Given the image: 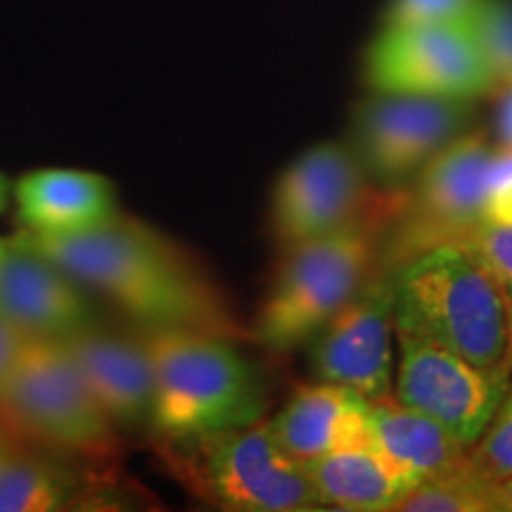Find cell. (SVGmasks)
I'll use <instances>...</instances> for the list:
<instances>
[{
    "mask_svg": "<svg viewBox=\"0 0 512 512\" xmlns=\"http://www.w3.org/2000/svg\"><path fill=\"white\" fill-rule=\"evenodd\" d=\"M491 83L512 86V0H477L465 19Z\"/></svg>",
    "mask_w": 512,
    "mask_h": 512,
    "instance_id": "21",
    "label": "cell"
},
{
    "mask_svg": "<svg viewBox=\"0 0 512 512\" xmlns=\"http://www.w3.org/2000/svg\"><path fill=\"white\" fill-rule=\"evenodd\" d=\"M366 169L342 143L304 150L273 188L271 226L283 249L368 219Z\"/></svg>",
    "mask_w": 512,
    "mask_h": 512,
    "instance_id": "11",
    "label": "cell"
},
{
    "mask_svg": "<svg viewBox=\"0 0 512 512\" xmlns=\"http://www.w3.org/2000/svg\"><path fill=\"white\" fill-rule=\"evenodd\" d=\"M368 403L377 446L422 479L444 475L465 463L467 446L430 415L413 411L394 394Z\"/></svg>",
    "mask_w": 512,
    "mask_h": 512,
    "instance_id": "18",
    "label": "cell"
},
{
    "mask_svg": "<svg viewBox=\"0 0 512 512\" xmlns=\"http://www.w3.org/2000/svg\"><path fill=\"white\" fill-rule=\"evenodd\" d=\"M477 0H392L384 27L403 24H463Z\"/></svg>",
    "mask_w": 512,
    "mask_h": 512,
    "instance_id": "24",
    "label": "cell"
},
{
    "mask_svg": "<svg viewBox=\"0 0 512 512\" xmlns=\"http://www.w3.org/2000/svg\"><path fill=\"white\" fill-rule=\"evenodd\" d=\"M24 233L41 240L74 238L119 214L110 178L83 169H34L12 188Z\"/></svg>",
    "mask_w": 512,
    "mask_h": 512,
    "instance_id": "15",
    "label": "cell"
},
{
    "mask_svg": "<svg viewBox=\"0 0 512 512\" xmlns=\"http://www.w3.org/2000/svg\"><path fill=\"white\" fill-rule=\"evenodd\" d=\"M0 316L27 339L48 342L100 323L86 287L24 235L0 252Z\"/></svg>",
    "mask_w": 512,
    "mask_h": 512,
    "instance_id": "13",
    "label": "cell"
},
{
    "mask_svg": "<svg viewBox=\"0 0 512 512\" xmlns=\"http://www.w3.org/2000/svg\"><path fill=\"white\" fill-rule=\"evenodd\" d=\"M22 235L140 330L240 335L238 320L209 275L176 242L143 221L117 214L74 238L41 240Z\"/></svg>",
    "mask_w": 512,
    "mask_h": 512,
    "instance_id": "1",
    "label": "cell"
},
{
    "mask_svg": "<svg viewBox=\"0 0 512 512\" xmlns=\"http://www.w3.org/2000/svg\"><path fill=\"white\" fill-rule=\"evenodd\" d=\"M399 375L394 396L430 415L470 448L482 437L512 384V370L482 368L432 339L396 330Z\"/></svg>",
    "mask_w": 512,
    "mask_h": 512,
    "instance_id": "9",
    "label": "cell"
},
{
    "mask_svg": "<svg viewBox=\"0 0 512 512\" xmlns=\"http://www.w3.org/2000/svg\"><path fill=\"white\" fill-rule=\"evenodd\" d=\"M12 200V190H10V183L8 178L0 174V214H3L5 209H8V204Z\"/></svg>",
    "mask_w": 512,
    "mask_h": 512,
    "instance_id": "30",
    "label": "cell"
},
{
    "mask_svg": "<svg viewBox=\"0 0 512 512\" xmlns=\"http://www.w3.org/2000/svg\"><path fill=\"white\" fill-rule=\"evenodd\" d=\"M394 271L373 273L361 292L311 339L320 382L342 384L373 401L394 394Z\"/></svg>",
    "mask_w": 512,
    "mask_h": 512,
    "instance_id": "12",
    "label": "cell"
},
{
    "mask_svg": "<svg viewBox=\"0 0 512 512\" xmlns=\"http://www.w3.org/2000/svg\"><path fill=\"white\" fill-rule=\"evenodd\" d=\"M373 219L285 249L252 330L261 347L285 354L311 342L361 292L375 273Z\"/></svg>",
    "mask_w": 512,
    "mask_h": 512,
    "instance_id": "5",
    "label": "cell"
},
{
    "mask_svg": "<svg viewBox=\"0 0 512 512\" xmlns=\"http://www.w3.org/2000/svg\"><path fill=\"white\" fill-rule=\"evenodd\" d=\"M491 494H494V510L496 512H512V477L494 484Z\"/></svg>",
    "mask_w": 512,
    "mask_h": 512,
    "instance_id": "28",
    "label": "cell"
},
{
    "mask_svg": "<svg viewBox=\"0 0 512 512\" xmlns=\"http://www.w3.org/2000/svg\"><path fill=\"white\" fill-rule=\"evenodd\" d=\"M159 458L192 496L230 512L328 510L306 467L264 420L233 430L159 439Z\"/></svg>",
    "mask_w": 512,
    "mask_h": 512,
    "instance_id": "4",
    "label": "cell"
},
{
    "mask_svg": "<svg viewBox=\"0 0 512 512\" xmlns=\"http://www.w3.org/2000/svg\"><path fill=\"white\" fill-rule=\"evenodd\" d=\"M5 245H8V240H3V238H0V252H3Z\"/></svg>",
    "mask_w": 512,
    "mask_h": 512,
    "instance_id": "32",
    "label": "cell"
},
{
    "mask_svg": "<svg viewBox=\"0 0 512 512\" xmlns=\"http://www.w3.org/2000/svg\"><path fill=\"white\" fill-rule=\"evenodd\" d=\"M465 465L489 484L512 477V384L482 437L467 448Z\"/></svg>",
    "mask_w": 512,
    "mask_h": 512,
    "instance_id": "22",
    "label": "cell"
},
{
    "mask_svg": "<svg viewBox=\"0 0 512 512\" xmlns=\"http://www.w3.org/2000/svg\"><path fill=\"white\" fill-rule=\"evenodd\" d=\"M486 221L512 223V147L496 152L494 166H491Z\"/></svg>",
    "mask_w": 512,
    "mask_h": 512,
    "instance_id": "25",
    "label": "cell"
},
{
    "mask_svg": "<svg viewBox=\"0 0 512 512\" xmlns=\"http://www.w3.org/2000/svg\"><path fill=\"white\" fill-rule=\"evenodd\" d=\"M375 93L472 100L494 88L465 24L384 27L366 55Z\"/></svg>",
    "mask_w": 512,
    "mask_h": 512,
    "instance_id": "10",
    "label": "cell"
},
{
    "mask_svg": "<svg viewBox=\"0 0 512 512\" xmlns=\"http://www.w3.org/2000/svg\"><path fill=\"white\" fill-rule=\"evenodd\" d=\"M0 418L24 439L76 458H110L117 427L62 342L29 339L0 394Z\"/></svg>",
    "mask_w": 512,
    "mask_h": 512,
    "instance_id": "6",
    "label": "cell"
},
{
    "mask_svg": "<svg viewBox=\"0 0 512 512\" xmlns=\"http://www.w3.org/2000/svg\"><path fill=\"white\" fill-rule=\"evenodd\" d=\"M505 368L512 370V304H508V356H505Z\"/></svg>",
    "mask_w": 512,
    "mask_h": 512,
    "instance_id": "31",
    "label": "cell"
},
{
    "mask_svg": "<svg viewBox=\"0 0 512 512\" xmlns=\"http://www.w3.org/2000/svg\"><path fill=\"white\" fill-rule=\"evenodd\" d=\"M467 460V458H465ZM494 484L472 475L465 463L444 475L425 477L399 503L401 512H496Z\"/></svg>",
    "mask_w": 512,
    "mask_h": 512,
    "instance_id": "20",
    "label": "cell"
},
{
    "mask_svg": "<svg viewBox=\"0 0 512 512\" xmlns=\"http://www.w3.org/2000/svg\"><path fill=\"white\" fill-rule=\"evenodd\" d=\"M29 339L17 332L12 325L0 316V394H3L5 384H8L10 375L15 373L19 356H22L24 347H27Z\"/></svg>",
    "mask_w": 512,
    "mask_h": 512,
    "instance_id": "26",
    "label": "cell"
},
{
    "mask_svg": "<svg viewBox=\"0 0 512 512\" xmlns=\"http://www.w3.org/2000/svg\"><path fill=\"white\" fill-rule=\"evenodd\" d=\"M155 370L150 427L185 439L264 420L266 384L233 337L200 330H140Z\"/></svg>",
    "mask_w": 512,
    "mask_h": 512,
    "instance_id": "2",
    "label": "cell"
},
{
    "mask_svg": "<svg viewBox=\"0 0 512 512\" xmlns=\"http://www.w3.org/2000/svg\"><path fill=\"white\" fill-rule=\"evenodd\" d=\"M17 448H19L17 441L12 439L3 427H0V472L5 470V465H8V460L12 458V453H15Z\"/></svg>",
    "mask_w": 512,
    "mask_h": 512,
    "instance_id": "29",
    "label": "cell"
},
{
    "mask_svg": "<svg viewBox=\"0 0 512 512\" xmlns=\"http://www.w3.org/2000/svg\"><path fill=\"white\" fill-rule=\"evenodd\" d=\"M498 136H501L503 147H512V86L505 93L501 114H498Z\"/></svg>",
    "mask_w": 512,
    "mask_h": 512,
    "instance_id": "27",
    "label": "cell"
},
{
    "mask_svg": "<svg viewBox=\"0 0 512 512\" xmlns=\"http://www.w3.org/2000/svg\"><path fill=\"white\" fill-rule=\"evenodd\" d=\"M62 344L117 430L150 427L155 370L140 332L124 335L98 323Z\"/></svg>",
    "mask_w": 512,
    "mask_h": 512,
    "instance_id": "14",
    "label": "cell"
},
{
    "mask_svg": "<svg viewBox=\"0 0 512 512\" xmlns=\"http://www.w3.org/2000/svg\"><path fill=\"white\" fill-rule=\"evenodd\" d=\"M512 304V223L484 221L458 242Z\"/></svg>",
    "mask_w": 512,
    "mask_h": 512,
    "instance_id": "23",
    "label": "cell"
},
{
    "mask_svg": "<svg viewBox=\"0 0 512 512\" xmlns=\"http://www.w3.org/2000/svg\"><path fill=\"white\" fill-rule=\"evenodd\" d=\"M470 100L375 93L356 107L351 138L358 162L377 183L394 188L415 178L470 124Z\"/></svg>",
    "mask_w": 512,
    "mask_h": 512,
    "instance_id": "7",
    "label": "cell"
},
{
    "mask_svg": "<svg viewBox=\"0 0 512 512\" xmlns=\"http://www.w3.org/2000/svg\"><path fill=\"white\" fill-rule=\"evenodd\" d=\"M268 425L278 444L299 463L377 446L368 399L332 382L318 380L299 389Z\"/></svg>",
    "mask_w": 512,
    "mask_h": 512,
    "instance_id": "16",
    "label": "cell"
},
{
    "mask_svg": "<svg viewBox=\"0 0 512 512\" xmlns=\"http://www.w3.org/2000/svg\"><path fill=\"white\" fill-rule=\"evenodd\" d=\"M302 465L328 510H396L422 482L418 472L401 465L377 446L339 451Z\"/></svg>",
    "mask_w": 512,
    "mask_h": 512,
    "instance_id": "17",
    "label": "cell"
},
{
    "mask_svg": "<svg viewBox=\"0 0 512 512\" xmlns=\"http://www.w3.org/2000/svg\"><path fill=\"white\" fill-rule=\"evenodd\" d=\"M394 328L475 366L505 368L508 299L458 245L430 247L394 268Z\"/></svg>",
    "mask_w": 512,
    "mask_h": 512,
    "instance_id": "3",
    "label": "cell"
},
{
    "mask_svg": "<svg viewBox=\"0 0 512 512\" xmlns=\"http://www.w3.org/2000/svg\"><path fill=\"white\" fill-rule=\"evenodd\" d=\"M81 479L48 453L19 446L0 472V512H57L74 508Z\"/></svg>",
    "mask_w": 512,
    "mask_h": 512,
    "instance_id": "19",
    "label": "cell"
},
{
    "mask_svg": "<svg viewBox=\"0 0 512 512\" xmlns=\"http://www.w3.org/2000/svg\"><path fill=\"white\" fill-rule=\"evenodd\" d=\"M494 159L496 150L482 133H463L420 171L399 216L396 266L430 247L458 245L486 221Z\"/></svg>",
    "mask_w": 512,
    "mask_h": 512,
    "instance_id": "8",
    "label": "cell"
}]
</instances>
